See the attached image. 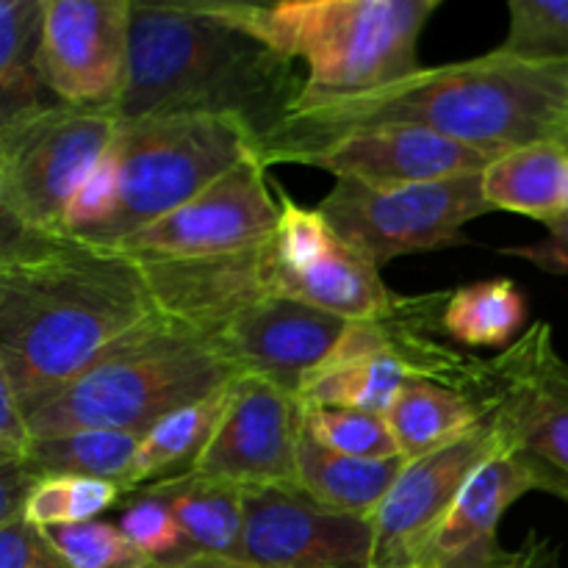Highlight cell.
<instances>
[{
  "label": "cell",
  "mask_w": 568,
  "mask_h": 568,
  "mask_svg": "<svg viewBox=\"0 0 568 568\" xmlns=\"http://www.w3.org/2000/svg\"><path fill=\"white\" fill-rule=\"evenodd\" d=\"M155 314L142 258L70 233H31L3 222L0 375L22 410L75 381Z\"/></svg>",
  "instance_id": "obj_1"
},
{
  "label": "cell",
  "mask_w": 568,
  "mask_h": 568,
  "mask_svg": "<svg viewBox=\"0 0 568 568\" xmlns=\"http://www.w3.org/2000/svg\"><path fill=\"white\" fill-rule=\"evenodd\" d=\"M408 125L505 155L538 142L568 144V61H527L499 50L444 67H419L388 87L300 100L255 142L266 166L297 164L349 133Z\"/></svg>",
  "instance_id": "obj_2"
},
{
  "label": "cell",
  "mask_w": 568,
  "mask_h": 568,
  "mask_svg": "<svg viewBox=\"0 0 568 568\" xmlns=\"http://www.w3.org/2000/svg\"><path fill=\"white\" fill-rule=\"evenodd\" d=\"M305 81L294 61L197 3H133L131 64L116 120L233 116L255 133L275 131Z\"/></svg>",
  "instance_id": "obj_3"
},
{
  "label": "cell",
  "mask_w": 568,
  "mask_h": 568,
  "mask_svg": "<svg viewBox=\"0 0 568 568\" xmlns=\"http://www.w3.org/2000/svg\"><path fill=\"white\" fill-rule=\"evenodd\" d=\"M255 153V133L233 116L120 120L98 170L75 194L64 233L116 247L164 220Z\"/></svg>",
  "instance_id": "obj_4"
},
{
  "label": "cell",
  "mask_w": 568,
  "mask_h": 568,
  "mask_svg": "<svg viewBox=\"0 0 568 568\" xmlns=\"http://www.w3.org/2000/svg\"><path fill=\"white\" fill-rule=\"evenodd\" d=\"M239 369L203 331L155 314L122 336L75 381L26 408L37 438L78 430L148 433L172 410L222 392Z\"/></svg>",
  "instance_id": "obj_5"
},
{
  "label": "cell",
  "mask_w": 568,
  "mask_h": 568,
  "mask_svg": "<svg viewBox=\"0 0 568 568\" xmlns=\"http://www.w3.org/2000/svg\"><path fill=\"white\" fill-rule=\"evenodd\" d=\"M438 6L442 0H288L272 6L216 0L205 9L294 64L303 61L308 78L300 100H320L414 75L419 37Z\"/></svg>",
  "instance_id": "obj_6"
},
{
  "label": "cell",
  "mask_w": 568,
  "mask_h": 568,
  "mask_svg": "<svg viewBox=\"0 0 568 568\" xmlns=\"http://www.w3.org/2000/svg\"><path fill=\"white\" fill-rule=\"evenodd\" d=\"M449 292L399 297L375 320L349 322L325 364L300 388L303 405L388 414L410 381L455 388L494 410L497 366L458 349L444 331Z\"/></svg>",
  "instance_id": "obj_7"
},
{
  "label": "cell",
  "mask_w": 568,
  "mask_h": 568,
  "mask_svg": "<svg viewBox=\"0 0 568 568\" xmlns=\"http://www.w3.org/2000/svg\"><path fill=\"white\" fill-rule=\"evenodd\" d=\"M111 111L48 103L0 122V211L6 225L64 233L67 214L116 136Z\"/></svg>",
  "instance_id": "obj_8"
},
{
  "label": "cell",
  "mask_w": 568,
  "mask_h": 568,
  "mask_svg": "<svg viewBox=\"0 0 568 568\" xmlns=\"http://www.w3.org/2000/svg\"><path fill=\"white\" fill-rule=\"evenodd\" d=\"M316 209L377 270L399 255L469 244L464 227L494 211L483 194V172L403 189L336 181Z\"/></svg>",
  "instance_id": "obj_9"
},
{
  "label": "cell",
  "mask_w": 568,
  "mask_h": 568,
  "mask_svg": "<svg viewBox=\"0 0 568 568\" xmlns=\"http://www.w3.org/2000/svg\"><path fill=\"white\" fill-rule=\"evenodd\" d=\"M494 414L505 453L521 466L532 491L568 505V361L555 349L552 327H527L494 355Z\"/></svg>",
  "instance_id": "obj_10"
},
{
  "label": "cell",
  "mask_w": 568,
  "mask_h": 568,
  "mask_svg": "<svg viewBox=\"0 0 568 568\" xmlns=\"http://www.w3.org/2000/svg\"><path fill=\"white\" fill-rule=\"evenodd\" d=\"M281 225L258 250L261 286L347 322L375 320L397 294L381 270L336 236L320 209H303L281 192Z\"/></svg>",
  "instance_id": "obj_11"
},
{
  "label": "cell",
  "mask_w": 568,
  "mask_h": 568,
  "mask_svg": "<svg viewBox=\"0 0 568 568\" xmlns=\"http://www.w3.org/2000/svg\"><path fill=\"white\" fill-rule=\"evenodd\" d=\"M266 170L261 155L250 153L197 197L116 247L144 261H205L258 250L283 214L281 189Z\"/></svg>",
  "instance_id": "obj_12"
},
{
  "label": "cell",
  "mask_w": 568,
  "mask_h": 568,
  "mask_svg": "<svg viewBox=\"0 0 568 568\" xmlns=\"http://www.w3.org/2000/svg\"><path fill=\"white\" fill-rule=\"evenodd\" d=\"M133 0H42L39 72L55 103L114 111L131 64Z\"/></svg>",
  "instance_id": "obj_13"
},
{
  "label": "cell",
  "mask_w": 568,
  "mask_h": 568,
  "mask_svg": "<svg viewBox=\"0 0 568 568\" xmlns=\"http://www.w3.org/2000/svg\"><path fill=\"white\" fill-rule=\"evenodd\" d=\"M242 564L258 568H372L375 525L325 508L300 486L244 488Z\"/></svg>",
  "instance_id": "obj_14"
},
{
  "label": "cell",
  "mask_w": 568,
  "mask_h": 568,
  "mask_svg": "<svg viewBox=\"0 0 568 568\" xmlns=\"http://www.w3.org/2000/svg\"><path fill=\"white\" fill-rule=\"evenodd\" d=\"M303 410L297 394L264 377L239 375L194 471L242 488L297 486Z\"/></svg>",
  "instance_id": "obj_15"
},
{
  "label": "cell",
  "mask_w": 568,
  "mask_h": 568,
  "mask_svg": "<svg viewBox=\"0 0 568 568\" xmlns=\"http://www.w3.org/2000/svg\"><path fill=\"white\" fill-rule=\"evenodd\" d=\"M347 325L314 305L258 292L220 322L211 342L239 375L264 377L300 397L305 377L325 364Z\"/></svg>",
  "instance_id": "obj_16"
},
{
  "label": "cell",
  "mask_w": 568,
  "mask_h": 568,
  "mask_svg": "<svg viewBox=\"0 0 568 568\" xmlns=\"http://www.w3.org/2000/svg\"><path fill=\"white\" fill-rule=\"evenodd\" d=\"M505 453L497 414L460 442L405 464L397 486L381 505L375 525V564L372 568H416L422 547L447 516L466 483L491 458Z\"/></svg>",
  "instance_id": "obj_17"
},
{
  "label": "cell",
  "mask_w": 568,
  "mask_h": 568,
  "mask_svg": "<svg viewBox=\"0 0 568 568\" xmlns=\"http://www.w3.org/2000/svg\"><path fill=\"white\" fill-rule=\"evenodd\" d=\"M497 159L499 155L438 136L425 128L386 125L336 139L297 164L316 166L336 175V181H355L369 189H403L480 175Z\"/></svg>",
  "instance_id": "obj_18"
},
{
  "label": "cell",
  "mask_w": 568,
  "mask_h": 568,
  "mask_svg": "<svg viewBox=\"0 0 568 568\" xmlns=\"http://www.w3.org/2000/svg\"><path fill=\"white\" fill-rule=\"evenodd\" d=\"M532 491L521 466L508 453L488 460L460 491L422 547L416 568H514L521 552L499 544L505 510Z\"/></svg>",
  "instance_id": "obj_19"
},
{
  "label": "cell",
  "mask_w": 568,
  "mask_h": 568,
  "mask_svg": "<svg viewBox=\"0 0 568 568\" xmlns=\"http://www.w3.org/2000/svg\"><path fill=\"white\" fill-rule=\"evenodd\" d=\"M175 514L194 560L242 564L244 488L200 471L144 486ZM192 560V564H194Z\"/></svg>",
  "instance_id": "obj_20"
},
{
  "label": "cell",
  "mask_w": 568,
  "mask_h": 568,
  "mask_svg": "<svg viewBox=\"0 0 568 568\" xmlns=\"http://www.w3.org/2000/svg\"><path fill=\"white\" fill-rule=\"evenodd\" d=\"M405 458L366 460L325 447L305 427L297 447V486L325 508L375 519L381 505L397 486Z\"/></svg>",
  "instance_id": "obj_21"
},
{
  "label": "cell",
  "mask_w": 568,
  "mask_h": 568,
  "mask_svg": "<svg viewBox=\"0 0 568 568\" xmlns=\"http://www.w3.org/2000/svg\"><path fill=\"white\" fill-rule=\"evenodd\" d=\"M494 410L475 397L427 381H410L397 394L386 419L405 460H419L460 442L488 422Z\"/></svg>",
  "instance_id": "obj_22"
},
{
  "label": "cell",
  "mask_w": 568,
  "mask_h": 568,
  "mask_svg": "<svg viewBox=\"0 0 568 568\" xmlns=\"http://www.w3.org/2000/svg\"><path fill=\"white\" fill-rule=\"evenodd\" d=\"M568 144L538 142L510 150L483 172V194L494 211H514L538 222L566 214Z\"/></svg>",
  "instance_id": "obj_23"
},
{
  "label": "cell",
  "mask_w": 568,
  "mask_h": 568,
  "mask_svg": "<svg viewBox=\"0 0 568 568\" xmlns=\"http://www.w3.org/2000/svg\"><path fill=\"white\" fill-rule=\"evenodd\" d=\"M227 388L172 410L161 422H155L142 438L136 460H133L131 477H128V494L136 488L153 486V483L172 480V477L189 475L197 469L211 436H214L220 416L225 410Z\"/></svg>",
  "instance_id": "obj_24"
},
{
  "label": "cell",
  "mask_w": 568,
  "mask_h": 568,
  "mask_svg": "<svg viewBox=\"0 0 568 568\" xmlns=\"http://www.w3.org/2000/svg\"><path fill=\"white\" fill-rule=\"evenodd\" d=\"M142 433L78 430L67 436L37 438L20 464L42 477H92L120 483L128 491L133 460L142 447Z\"/></svg>",
  "instance_id": "obj_25"
},
{
  "label": "cell",
  "mask_w": 568,
  "mask_h": 568,
  "mask_svg": "<svg viewBox=\"0 0 568 568\" xmlns=\"http://www.w3.org/2000/svg\"><path fill=\"white\" fill-rule=\"evenodd\" d=\"M42 0H0V122L55 103L39 72Z\"/></svg>",
  "instance_id": "obj_26"
},
{
  "label": "cell",
  "mask_w": 568,
  "mask_h": 568,
  "mask_svg": "<svg viewBox=\"0 0 568 568\" xmlns=\"http://www.w3.org/2000/svg\"><path fill=\"white\" fill-rule=\"evenodd\" d=\"M525 322V294L508 277L460 286L444 308V331L464 347H510Z\"/></svg>",
  "instance_id": "obj_27"
},
{
  "label": "cell",
  "mask_w": 568,
  "mask_h": 568,
  "mask_svg": "<svg viewBox=\"0 0 568 568\" xmlns=\"http://www.w3.org/2000/svg\"><path fill=\"white\" fill-rule=\"evenodd\" d=\"M122 497H128V491L120 483L92 477H42L26 505V519L44 530L83 525L114 508Z\"/></svg>",
  "instance_id": "obj_28"
},
{
  "label": "cell",
  "mask_w": 568,
  "mask_h": 568,
  "mask_svg": "<svg viewBox=\"0 0 568 568\" xmlns=\"http://www.w3.org/2000/svg\"><path fill=\"white\" fill-rule=\"evenodd\" d=\"M303 422L325 447L366 460L403 458L392 425L383 414L355 408H320L305 405Z\"/></svg>",
  "instance_id": "obj_29"
},
{
  "label": "cell",
  "mask_w": 568,
  "mask_h": 568,
  "mask_svg": "<svg viewBox=\"0 0 568 568\" xmlns=\"http://www.w3.org/2000/svg\"><path fill=\"white\" fill-rule=\"evenodd\" d=\"M125 510H122L120 530L125 532L128 541L150 558L155 568H178L192 564V549H189L186 536L178 525L175 514L161 497H155L150 488H136L128 494Z\"/></svg>",
  "instance_id": "obj_30"
},
{
  "label": "cell",
  "mask_w": 568,
  "mask_h": 568,
  "mask_svg": "<svg viewBox=\"0 0 568 568\" xmlns=\"http://www.w3.org/2000/svg\"><path fill=\"white\" fill-rule=\"evenodd\" d=\"M499 53L527 61H568V0H510Z\"/></svg>",
  "instance_id": "obj_31"
},
{
  "label": "cell",
  "mask_w": 568,
  "mask_h": 568,
  "mask_svg": "<svg viewBox=\"0 0 568 568\" xmlns=\"http://www.w3.org/2000/svg\"><path fill=\"white\" fill-rule=\"evenodd\" d=\"M70 568H155L144 558L120 525L109 521H83L48 530Z\"/></svg>",
  "instance_id": "obj_32"
},
{
  "label": "cell",
  "mask_w": 568,
  "mask_h": 568,
  "mask_svg": "<svg viewBox=\"0 0 568 568\" xmlns=\"http://www.w3.org/2000/svg\"><path fill=\"white\" fill-rule=\"evenodd\" d=\"M0 568H70L44 527L28 519L0 525Z\"/></svg>",
  "instance_id": "obj_33"
},
{
  "label": "cell",
  "mask_w": 568,
  "mask_h": 568,
  "mask_svg": "<svg viewBox=\"0 0 568 568\" xmlns=\"http://www.w3.org/2000/svg\"><path fill=\"white\" fill-rule=\"evenodd\" d=\"M508 258H521L527 264L538 266L549 275L568 277V211L558 220L547 222V236L532 244H510L499 250Z\"/></svg>",
  "instance_id": "obj_34"
},
{
  "label": "cell",
  "mask_w": 568,
  "mask_h": 568,
  "mask_svg": "<svg viewBox=\"0 0 568 568\" xmlns=\"http://www.w3.org/2000/svg\"><path fill=\"white\" fill-rule=\"evenodd\" d=\"M33 444L26 410L11 383L0 375V460H22Z\"/></svg>",
  "instance_id": "obj_35"
},
{
  "label": "cell",
  "mask_w": 568,
  "mask_h": 568,
  "mask_svg": "<svg viewBox=\"0 0 568 568\" xmlns=\"http://www.w3.org/2000/svg\"><path fill=\"white\" fill-rule=\"evenodd\" d=\"M39 477L20 460H0V525L26 519V505Z\"/></svg>",
  "instance_id": "obj_36"
},
{
  "label": "cell",
  "mask_w": 568,
  "mask_h": 568,
  "mask_svg": "<svg viewBox=\"0 0 568 568\" xmlns=\"http://www.w3.org/2000/svg\"><path fill=\"white\" fill-rule=\"evenodd\" d=\"M547 564V558H544V552H538V541H527V547L521 549V560L516 564L514 568H544Z\"/></svg>",
  "instance_id": "obj_37"
},
{
  "label": "cell",
  "mask_w": 568,
  "mask_h": 568,
  "mask_svg": "<svg viewBox=\"0 0 568 568\" xmlns=\"http://www.w3.org/2000/svg\"><path fill=\"white\" fill-rule=\"evenodd\" d=\"M178 568H258V566L233 564V560H194V564L178 566Z\"/></svg>",
  "instance_id": "obj_38"
},
{
  "label": "cell",
  "mask_w": 568,
  "mask_h": 568,
  "mask_svg": "<svg viewBox=\"0 0 568 568\" xmlns=\"http://www.w3.org/2000/svg\"><path fill=\"white\" fill-rule=\"evenodd\" d=\"M566 211H568V172H566Z\"/></svg>",
  "instance_id": "obj_39"
}]
</instances>
